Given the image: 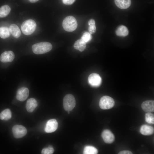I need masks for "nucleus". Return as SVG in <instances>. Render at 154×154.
I'll return each mask as SVG.
<instances>
[{"label":"nucleus","instance_id":"1","mask_svg":"<svg viewBox=\"0 0 154 154\" xmlns=\"http://www.w3.org/2000/svg\"><path fill=\"white\" fill-rule=\"evenodd\" d=\"M52 48V45L50 42H41L35 44L32 46L33 52L36 54H42L50 51Z\"/></svg>","mask_w":154,"mask_h":154},{"label":"nucleus","instance_id":"2","mask_svg":"<svg viewBox=\"0 0 154 154\" xmlns=\"http://www.w3.org/2000/svg\"><path fill=\"white\" fill-rule=\"evenodd\" d=\"M62 27L64 30L68 32L74 31L77 28L78 24L74 17L69 16L66 17L62 22Z\"/></svg>","mask_w":154,"mask_h":154},{"label":"nucleus","instance_id":"3","mask_svg":"<svg viewBox=\"0 0 154 154\" xmlns=\"http://www.w3.org/2000/svg\"><path fill=\"white\" fill-rule=\"evenodd\" d=\"M37 25L33 20H27L22 23L21 29L23 33L25 35H29L32 34L36 29Z\"/></svg>","mask_w":154,"mask_h":154},{"label":"nucleus","instance_id":"4","mask_svg":"<svg viewBox=\"0 0 154 154\" xmlns=\"http://www.w3.org/2000/svg\"><path fill=\"white\" fill-rule=\"evenodd\" d=\"M76 101L74 96L70 94L66 95L63 100V106L64 110L66 111H71L74 108Z\"/></svg>","mask_w":154,"mask_h":154},{"label":"nucleus","instance_id":"5","mask_svg":"<svg viewBox=\"0 0 154 154\" xmlns=\"http://www.w3.org/2000/svg\"><path fill=\"white\" fill-rule=\"evenodd\" d=\"M114 100L110 97L107 96L102 97L99 103L100 108L103 110L110 109L114 106Z\"/></svg>","mask_w":154,"mask_h":154},{"label":"nucleus","instance_id":"6","mask_svg":"<svg viewBox=\"0 0 154 154\" xmlns=\"http://www.w3.org/2000/svg\"><path fill=\"white\" fill-rule=\"evenodd\" d=\"M12 131L13 136L16 138L22 137L26 134L27 132L26 128L20 125H14L12 128Z\"/></svg>","mask_w":154,"mask_h":154},{"label":"nucleus","instance_id":"7","mask_svg":"<svg viewBox=\"0 0 154 154\" xmlns=\"http://www.w3.org/2000/svg\"><path fill=\"white\" fill-rule=\"evenodd\" d=\"M88 81L91 86L94 87H97L100 85L102 79L98 74L96 73H92L89 76Z\"/></svg>","mask_w":154,"mask_h":154},{"label":"nucleus","instance_id":"8","mask_svg":"<svg viewBox=\"0 0 154 154\" xmlns=\"http://www.w3.org/2000/svg\"><path fill=\"white\" fill-rule=\"evenodd\" d=\"M29 94L28 89L25 87L19 89L17 93L16 98L19 101H24L28 97Z\"/></svg>","mask_w":154,"mask_h":154},{"label":"nucleus","instance_id":"9","mask_svg":"<svg viewBox=\"0 0 154 154\" xmlns=\"http://www.w3.org/2000/svg\"><path fill=\"white\" fill-rule=\"evenodd\" d=\"M58 123L55 119H52L48 120L44 128L45 131L47 133L53 132L57 129Z\"/></svg>","mask_w":154,"mask_h":154},{"label":"nucleus","instance_id":"10","mask_svg":"<svg viewBox=\"0 0 154 154\" xmlns=\"http://www.w3.org/2000/svg\"><path fill=\"white\" fill-rule=\"evenodd\" d=\"M15 58V54L11 51H5L3 52L0 57V60L2 62H11Z\"/></svg>","mask_w":154,"mask_h":154},{"label":"nucleus","instance_id":"11","mask_svg":"<svg viewBox=\"0 0 154 154\" xmlns=\"http://www.w3.org/2000/svg\"><path fill=\"white\" fill-rule=\"evenodd\" d=\"M102 137L104 142L106 143H111L114 140V134L108 129H105L103 131Z\"/></svg>","mask_w":154,"mask_h":154},{"label":"nucleus","instance_id":"12","mask_svg":"<svg viewBox=\"0 0 154 154\" xmlns=\"http://www.w3.org/2000/svg\"><path fill=\"white\" fill-rule=\"evenodd\" d=\"M141 107L143 110L145 112H154V101L153 100L145 101L142 103Z\"/></svg>","mask_w":154,"mask_h":154},{"label":"nucleus","instance_id":"13","mask_svg":"<svg viewBox=\"0 0 154 154\" xmlns=\"http://www.w3.org/2000/svg\"><path fill=\"white\" fill-rule=\"evenodd\" d=\"M37 105V102L35 99L30 98L27 101L26 108L28 112H32L34 111Z\"/></svg>","mask_w":154,"mask_h":154},{"label":"nucleus","instance_id":"14","mask_svg":"<svg viewBox=\"0 0 154 154\" xmlns=\"http://www.w3.org/2000/svg\"><path fill=\"white\" fill-rule=\"evenodd\" d=\"M116 5L121 9L128 8L131 4V0H114Z\"/></svg>","mask_w":154,"mask_h":154},{"label":"nucleus","instance_id":"15","mask_svg":"<svg viewBox=\"0 0 154 154\" xmlns=\"http://www.w3.org/2000/svg\"><path fill=\"white\" fill-rule=\"evenodd\" d=\"M141 134L144 135H150L154 133V128L152 126L146 125L141 126L140 129Z\"/></svg>","mask_w":154,"mask_h":154},{"label":"nucleus","instance_id":"16","mask_svg":"<svg viewBox=\"0 0 154 154\" xmlns=\"http://www.w3.org/2000/svg\"><path fill=\"white\" fill-rule=\"evenodd\" d=\"M10 33L12 35L16 38H19L21 35V31L18 27L16 24H13L9 27Z\"/></svg>","mask_w":154,"mask_h":154},{"label":"nucleus","instance_id":"17","mask_svg":"<svg viewBox=\"0 0 154 154\" xmlns=\"http://www.w3.org/2000/svg\"><path fill=\"white\" fill-rule=\"evenodd\" d=\"M116 35L118 36L125 37L127 35L129 31L127 28L123 25L119 26L116 31Z\"/></svg>","mask_w":154,"mask_h":154},{"label":"nucleus","instance_id":"18","mask_svg":"<svg viewBox=\"0 0 154 154\" xmlns=\"http://www.w3.org/2000/svg\"><path fill=\"white\" fill-rule=\"evenodd\" d=\"M74 48L80 52L83 51L86 47V43L81 39L77 40L74 44Z\"/></svg>","mask_w":154,"mask_h":154},{"label":"nucleus","instance_id":"19","mask_svg":"<svg viewBox=\"0 0 154 154\" xmlns=\"http://www.w3.org/2000/svg\"><path fill=\"white\" fill-rule=\"evenodd\" d=\"M11 116V112L9 109L4 110L0 113V119L2 120H7L10 119Z\"/></svg>","mask_w":154,"mask_h":154},{"label":"nucleus","instance_id":"20","mask_svg":"<svg viewBox=\"0 0 154 154\" xmlns=\"http://www.w3.org/2000/svg\"><path fill=\"white\" fill-rule=\"evenodd\" d=\"M11 9L7 5H3L0 8V18L6 17L10 13Z\"/></svg>","mask_w":154,"mask_h":154},{"label":"nucleus","instance_id":"21","mask_svg":"<svg viewBox=\"0 0 154 154\" xmlns=\"http://www.w3.org/2000/svg\"><path fill=\"white\" fill-rule=\"evenodd\" d=\"M10 35L9 28L6 27H0V37L3 39L9 37Z\"/></svg>","mask_w":154,"mask_h":154},{"label":"nucleus","instance_id":"22","mask_svg":"<svg viewBox=\"0 0 154 154\" xmlns=\"http://www.w3.org/2000/svg\"><path fill=\"white\" fill-rule=\"evenodd\" d=\"M98 153V150L94 147L91 146H85L83 151L84 154H96Z\"/></svg>","mask_w":154,"mask_h":154},{"label":"nucleus","instance_id":"23","mask_svg":"<svg viewBox=\"0 0 154 154\" xmlns=\"http://www.w3.org/2000/svg\"><path fill=\"white\" fill-rule=\"evenodd\" d=\"M89 25L88 31L89 33L91 34L95 33L96 30V27L95 25V22L93 19H90L88 21Z\"/></svg>","mask_w":154,"mask_h":154},{"label":"nucleus","instance_id":"24","mask_svg":"<svg viewBox=\"0 0 154 154\" xmlns=\"http://www.w3.org/2000/svg\"><path fill=\"white\" fill-rule=\"evenodd\" d=\"M145 120L147 123H149L154 124V114L150 112L146 113L145 115Z\"/></svg>","mask_w":154,"mask_h":154},{"label":"nucleus","instance_id":"25","mask_svg":"<svg viewBox=\"0 0 154 154\" xmlns=\"http://www.w3.org/2000/svg\"><path fill=\"white\" fill-rule=\"evenodd\" d=\"M92 38L91 34L89 32H86L84 33L80 39L86 43L90 41Z\"/></svg>","mask_w":154,"mask_h":154},{"label":"nucleus","instance_id":"26","mask_svg":"<svg viewBox=\"0 0 154 154\" xmlns=\"http://www.w3.org/2000/svg\"><path fill=\"white\" fill-rule=\"evenodd\" d=\"M54 151L53 147L51 145H49L48 147L43 149L41 151V154H52Z\"/></svg>","mask_w":154,"mask_h":154},{"label":"nucleus","instance_id":"27","mask_svg":"<svg viewBox=\"0 0 154 154\" xmlns=\"http://www.w3.org/2000/svg\"><path fill=\"white\" fill-rule=\"evenodd\" d=\"M75 0H62L63 3L66 5H71L72 4Z\"/></svg>","mask_w":154,"mask_h":154},{"label":"nucleus","instance_id":"28","mask_svg":"<svg viewBox=\"0 0 154 154\" xmlns=\"http://www.w3.org/2000/svg\"><path fill=\"white\" fill-rule=\"evenodd\" d=\"M132 153L131 151L127 150L122 151L118 153L119 154H132Z\"/></svg>","mask_w":154,"mask_h":154},{"label":"nucleus","instance_id":"29","mask_svg":"<svg viewBox=\"0 0 154 154\" xmlns=\"http://www.w3.org/2000/svg\"><path fill=\"white\" fill-rule=\"evenodd\" d=\"M39 0H29V1L31 3H35L37 1H38Z\"/></svg>","mask_w":154,"mask_h":154}]
</instances>
